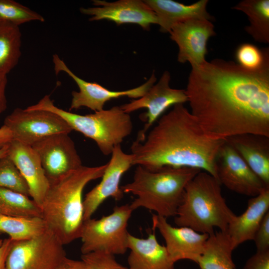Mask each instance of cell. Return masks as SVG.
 Listing matches in <instances>:
<instances>
[{
    "instance_id": "cell-1",
    "label": "cell",
    "mask_w": 269,
    "mask_h": 269,
    "mask_svg": "<svg viewBox=\"0 0 269 269\" xmlns=\"http://www.w3.org/2000/svg\"><path fill=\"white\" fill-rule=\"evenodd\" d=\"M185 91L191 113L209 137H269V56L255 71L232 61H206L192 68Z\"/></svg>"
},
{
    "instance_id": "cell-2",
    "label": "cell",
    "mask_w": 269,
    "mask_h": 269,
    "mask_svg": "<svg viewBox=\"0 0 269 269\" xmlns=\"http://www.w3.org/2000/svg\"><path fill=\"white\" fill-rule=\"evenodd\" d=\"M225 140L209 137L183 104H176L159 119L143 141L133 142V165L150 169L194 168L217 179L216 158Z\"/></svg>"
},
{
    "instance_id": "cell-3",
    "label": "cell",
    "mask_w": 269,
    "mask_h": 269,
    "mask_svg": "<svg viewBox=\"0 0 269 269\" xmlns=\"http://www.w3.org/2000/svg\"><path fill=\"white\" fill-rule=\"evenodd\" d=\"M107 166L82 165L50 182L40 206L42 218L64 246L80 239L84 221V189L90 182L102 177Z\"/></svg>"
},
{
    "instance_id": "cell-4",
    "label": "cell",
    "mask_w": 269,
    "mask_h": 269,
    "mask_svg": "<svg viewBox=\"0 0 269 269\" xmlns=\"http://www.w3.org/2000/svg\"><path fill=\"white\" fill-rule=\"evenodd\" d=\"M201 171L170 166L150 169L137 165L132 181L121 188L124 193L136 197L129 204L133 211L144 208L166 218L175 217L186 185Z\"/></svg>"
},
{
    "instance_id": "cell-5",
    "label": "cell",
    "mask_w": 269,
    "mask_h": 269,
    "mask_svg": "<svg viewBox=\"0 0 269 269\" xmlns=\"http://www.w3.org/2000/svg\"><path fill=\"white\" fill-rule=\"evenodd\" d=\"M221 184L209 173L201 171L186 185L174 223L209 235L215 228L226 231L235 214L222 196Z\"/></svg>"
},
{
    "instance_id": "cell-6",
    "label": "cell",
    "mask_w": 269,
    "mask_h": 269,
    "mask_svg": "<svg viewBox=\"0 0 269 269\" xmlns=\"http://www.w3.org/2000/svg\"><path fill=\"white\" fill-rule=\"evenodd\" d=\"M26 109L46 111L58 115L72 130L95 141L105 155L111 154L114 147L121 144L133 131V122L130 114L125 112L120 106L81 115L56 107L47 95Z\"/></svg>"
},
{
    "instance_id": "cell-7",
    "label": "cell",
    "mask_w": 269,
    "mask_h": 269,
    "mask_svg": "<svg viewBox=\"0 0 269 269\" xmlns=\"http://www.w3.org/2000/svg\"><path fill=\"white\" fill-rule=\"evenodd\" d=\"M133 211L127 204L116 206L111 214L99 219L84 221L80 237L82 254L97 251L124 254L128 250L127 228Z\"/></svg>"
},
{
    "instance_id": "cell-8",
    "label": "cell",
    "mask_w": 269,
    "mask_h": 269,
    "mask_svg": "<svg viewBox=\"0 0 269 269\" xmlns=\"http://www.w3.org/2000/svg\"><path fill=\"white\" fill-rule=\"evenodd\" d=\"M63 246L48 230L29 240L13 241L6 269H56L66 257Z\"/></svg>"
},
{
    "instance_id": "cell-9",
    "label": "cell",
    "mask_w": 269,
    "mask_h": 269,
    "mask_svg": "<svg viewBox=\"0 0 269 269\" xmlns=\"http://www.w3.org/2000/svg\"><path fill=\"white\" fill-rule=\"evenodd\" d=\"M3 125L11 131L13 140L30 146L47 136L69 134L73 131L62 118L53 113L20 108L7 116Z\"/></svg>"
},
{
    "instance_id": "cell-10",
    "label": "cell",
    "mask_w": 269,
    "mask_h": 269,
    "mask_svg": "<svg viewBox=\"0 0 269 269\" xmlns=\"http://www.w3.org/2000/svg\"><path fill=\"white\" fill-rule=\"evenodd\" d=\"M55 74L64 72L77 84L79 91L72 92V100L69 110L85 107L95 111L104 110L105 104L110 100L122 97L137 99L141 97L155 83L156 78L153 72L149 79L137 87L121 91H111L95 82H90L76 75L57 54L53 55Z\"/></svg>"
},
{
    "instance_id": "cell-11",
    "label": "cell",
    "mask_w": 269,
    "mask_h": 269,
    "mask_svg": "<svg viewBox=\"0 0 269 269\" xmlns=\"http://www.w3.org/2000/svg\"><path fill=\"white\" fill-rule=\"evenodd\" d=\"M170 80V73L164 71L158 82L154 84L143 96L120 106L128 114L141 108L147 110L139 116L145 124L138 133L136 141L142 142L145 139L148 131L169 107L188 102L185 90L171 88L169 86Z\"/></svg>"
},
{
    "instance_id": "cell-12",
    "label": "cell",
    "mask_w": 269,
    "mask_h": 269,
    "mask_svg": "<svg viewBox=\"0 0 269 269\" xmlns=\"http://www.w3.org/2000/svg\"><path fill=\"white\" fill-rule=\"evenodd\" d=\"M217 179L230 190L248 196L259 194L266 187L226 140L216 158Z\"/></svg>"
},
{
    "instance_id": "cell-13",
    "label": "cell",
    "mask_w": 269,
    "mask_h": 269,
    "mask_svg": "<svg viewBox=\"0 0 269 269\" xmlns=\"http://www.w3.org/2000/svg\"><path fill=\"white\" fill-rule=\"evenodd\" d=\"M31 146L39 156L49 183L83 165L74 142L68 134L47 136Z\"/></svg>"
},
{
    "instance_id": "cell-14",
    "label": "cell",
    "mask_w": 269,
    "mask_h": 269,
    "mask_svg": "<svg viewBox=\"0 0 269 269\" xmlns=\"http://www.w3.org/2000/svg\"><path fill=\"white\" fill-rule=\"evenodd\" d=\"M169 33L171 39L178 47V62H188L192 68L206 61L207 42L210 37L216 35L214 25L211 21L188 19L175 24Z\"/></svg>"
},
{
    "instance_id": "cell-15",
    "label": "cell",
    "mask_w": 269,
    "mask_h": 269,
    "mask_svg": "<svg viewBox=\"0 0 269 269\" xmlns=\"http://www.w3.org/2000/svg\"><path fill=\"white\" fill-rule=\"evenodd\" d=\"M132 165V154L124 152L121 144L115 146L101 181L86 194L83 199L84 221L91 218L108 198L111 197L116 201L123 198L121 179Z\"/></svg>"
},
{
    "instance_id": "cell-16",
    "label": "cell",
    "mask_w": 269,
    "mask_h": 269,
    "mask_svg": "<svg viewBox=\"0 0 269 269\" xmlns=\"http://www.w3.org/2000/svg\"><path fill=\"white\" fill-rule=\"evenodd\" d=\"M94 7H81L80 12L91 15L90 21L107 19L118 25L134 23L145 30H149L152 24H157V18L154 12L140 0H120L114 2L93 0Z\"/></svg>"
},
{
    "instance_id": "cell-17",
    "label": "cell",
    "mask_w": 269,
    "mask_h": 269,
    "mask_svg": "<svg viewBox=\"0 0 269 269\" xmlns=\"http://www.w3.org/2000/svg\"><path fill=\"white\" fill-rule=\"evenodd\" d=\"M152 229H157L163 238L172 261L188 260L197 263L202 254L209 235L187 227H174L167 218L153 214Z\"/></svg>"
},
{
    "instance_id": "cell-18",
    "label": "cell",
    "mask_w": 269,
    "mask_h": 269,
    "mask_svg": "<svg viewBox=\"0 0 269 269\" xmlns=\"http://www.w3.org/2000/svg\"><path fill=\"white\" fill-rule=\"evenodd\" d=\"M8 156L25 180L29 196L40 207L50 183L39 155L31 146L13 139L9 143Z\"/></svg>"
},
{
    "instance_id": "cell-19",
    "label": "cell",
    "mask_w": 269,
    "mask_h": 269,
    "mask_svg": "<svg viewBox=\"0 0 269 269\" xmlns=\"http://www.w3.org/2000/svg\"><path fill=\"white\" fill-rule=\"evenodd\" d=\"M147 238H139L129 233L128 262L130 269H175L165 246L157 241L155 230Z\"/></svg>"
},
{
    "instance_id": "cell-20",
    "label": "cell",
    "mask_w": 269,
    "mask_h": 269,
    "mask_svg": "<svg viewBox=\"0 0 269 269\" xmlns=\"http://www.w3.org/2000/svg\"><path fill=\"white\" fill-rule=\"evenodd\" d=\"M252 170L269 187V137L244 134L226 139Z\"/></svg>"
},
{
    "instance_id": "cell-21",
    "label": "cell",
    "mask_w": 269,
    "mask_h": 269,
    "mask_svg": "<svg viewBox=\"0 0 269 269\" xmlns=\"http://www.w3.org/2000/svg\"><path fill=\"white\" fill-rule=\"evenodd\" d=\"M269 211V188L252 197L245 211L240 215H235L226 231L235 249L239 245L253 240L263 218Z\"/></svg>"
},
{
    "instance_id": "cell-22",
    "label": "cell",
    "mask_w": 269,
    "mask_h": 269,
    "mask_svg": "<svg viewBox=\"0 0 269 269\" xmlns=\"http://www.w3.org/2000/svg\"><path fill=\"white\" fill-rule=\"evenodd\" d=\"M145 3L154 12L160 31L169 32L176 24L190 19L211 21L213 17L207 10L208 0H200L192 4L172 0H145Z\"/></svg>"
},
{
    "instance_id": "cell-23",
    "label": "cell",
    "mask_w": 269,
    "mask_h": 269,
    "mask_svg": "<svg viewBox=\"0 0 269 269\" xmlns=\"http://www.w3.org/2000/svg\"><path fill=\"white\" fill-rule=\"evenodd\" d=\"M235 250L226 231L210 235L197 264L200 269H236L232 252Z\"/></svg>"
},
{
    "instance_id": "cell-24",
    "label": "cell",
    "mask_w": 269,
    "mask_h": 269,
    "mask_svg": "<svg viewBox=\"0 0 269 269\" xmlns=\"http://www.w3.org/2000/svg\"><path fill=\"white\" fill-rule=\"evenodd\" d=\"M232 8L247 15L250 24L245 30L255 41L269 43V0H244Z\"/></svg>"
},
{
    "instance_id": "cell-25",
    "label": "cell",
    "mask_w": 269,
    "mask_h": 269,
    "mask_svg": "<svg viewBox=\"0 0 269 269\" xmlns=\"http://www.w3.org/2000/svg\"><path fill=\"white\" fill-rule=\"evenodd\" d=\"M21 33L19 27L0 20V75L7 74L20 59Z\"/></svg>"
},
{
    "instance_id": "cell-26",
    "label": "cell",
    "mask_w": 269,
    "mask_h": 269,
    "mask_svg": "<svg viewBox=\"0 0 269 269\" xmlns=\"http://www.w3.org/2000/svg\"><path fill=\"white\" fill-rule=\"evenodd\" d=\"M48 230L42 217H12L0 215V232L8 235L13 241L29 240Z\"/></svg>"
},
{
    "instance_id": "cell-27",
    "label": "cell",
    "mask_w": 269,
    "mask_h": 269,
    "mask_svg": "<svg viewBox=\"0 0 269 269\" xmlns=\"http://www.w3.org/2000/svg\"><path fill=\"white\" fill-rule=\"evenodd\" d=\"M0 215L12 217H42L40 207L28 196L1 187Z\"/></svg>"
},
{
    "instance_id": "cell-28",
    "label": "cell",
    "mask_w": 269,
    "mask_h": 269,
    "mask_svg": "<svg viewBox=\"0 0 269 269\" xmlns=\"http://www.w3.org/2000/svg\"><path fill=\"white\" fill-rule=\"evenodd\" d=\"M0 20L16 26L30 22H44V18L39 13L13 0H0Z\"/></svg>"
},
{
    "instance_id": "cell-29",
    "label": "cell",
    "mask_w": 269,
    "mask_h": 269,
    "mask_svg": "<svg viewBox=\"0 0 269 269\" xmlns=\"http://www.w3.org/2000/svg\"><path fill=\"white\" fill-rule=\"evenodd\" d=\"M0 187L29 196L25 180L8 155L0 159Z\"/></svg>"
},
{
    "instance_id": "cell-30",
    "label": "cell",
    "mask_w": 269,
    "mask_h": 269,
    "mask_svg": "<svg viewBox=\"0 0 269 269\" xmlns=\"http://www.w3.org/2000/svg\"><path fill=\"white\" fill-rule=\"evenodd\" d=\"M268 56L269 48L260 49L256 45L248 43L239 45L235 53L237 64L243 68L250 71L260 69Z\"/></svg>"
},
{
    "instance_id": "cell-31",
    "label": "cell",
    "mask_w": 269,
    "mask_h": 269,
    "mask_svg": "<svg viewBox=\"0 0 269 269\" xmlns=\"http://www.w3.org/2000/svg\"><path fill=\"white\" fill-rule=\"evenodd\" d=\"M81 260L87 269H130L119 264L115 255L103 251L82 254Z\"/></svg>"
},
{
    "instance_id": "cell-32",
    "label": "cell",
    "mask_w": 269,
    "mask_h": 269,
    "mask_svg": "<svg viewBox=\"0 0 269 269\" xmlns=\"http://www.w3.org/2000/svg\"><path fill=\"white\" fill-rule=\"evenodd\" d=\"M253 240L257 251L269 250V211L263 218Z\"/></svg>"
},
{
    "instance_id": "cell-33",
    "label": "cell",
    "mask_w": 269,
    "mask_h": 269,
    "mask_svg": "<svg viewBox=\"0 0 269 269\" xmlns=\"http://www.w3.org/2000/svg\"><path fill=\"white\" fill-rule=\"evenodd\" d=\"M243 269H269V250L257 251L247 260Z\"/></svg>"
},
{
    "instance_id": "cell-34",
    "label": "cell",
    "mask_w": 269,
    "mask_h": 269,
    "mask_svg": "<svg viewBox=\"0 0 269 269\" xmlns=\"http://www.w3.org/2000/svg\"><path fill=\"white\" fill-rule=\"evenodd\" d=\"M13 241L10 238L0 239V269H6V262Z\"/></svg>"
},
{
    "instance_id": "cell-35",
    "label": "cell",
    "mask_w": 269,
    "mask_h": 269,
    "mask_svg": "<svg viewBox=\"0 0 269 269\" xmlns=\"http://www.w3.org/2000/svg\"><path fill=\"white\" fill-rule=\"evenodd\" d=\"M56 269H87L82 261L73 260L66 257Z\"/></svg>"
},
{
    "instance_id": "cell-36",
    "label": "cell",
    "mask_w": 269,
    "mask_h": 269,
    "mask_svg": "<svg viewBox=\"0 0 269 269\" xmlns=\"http://www.w3.org/2000/svg\"><path fill=\"white\" fill-rule=\"evenodd\" d=\"M7 83V75H0V115L7 108V100L5 96Z\"/></svg>"
},
{
    "instance_id": "cell-37",
    "label": "cell",
    "mask_w": 269,
    "mask_h": 269,
    "mask_svg": "<svg viewBox=\"0 0 269 269\" xmlns=\"http://www.w3.org/2000/svg\"><path fill=\"white\" fill-rule=\"evenodd\" d=\"M13 140L11 131L5 125L0 128V148L8 144Z\"/></svg>"
},
{
    "instance_id": "cell-38",
    "label": "cell",
    "mask_w": 269,
    "mask_h": 269,
    "mask_svg": "<svg viewBox=\"0 0 269 269\" xmlns=\"http://www.w3.org/2000/svg\"><path fill=\"white\" fill-rule=\"evenodd\" d=\"M9 144L0 148V159L8 155Z\"/></svg>"
},
{
    "instance_id": "cell-39",
    "label": "cell",
    "mask_w": 269,
    "mask_h": 269,
    "mask_svg": "<svg viewBox=\"0 0 269 269\" xmlns=\"http://www.w3.org/2000/svg\"><path fill=\"white\" fill-rule=\"evenodd\" d=\"M1 234H2L1 232H0V235H1Z\"/></svg>"
}]
</instances>
